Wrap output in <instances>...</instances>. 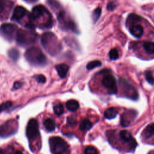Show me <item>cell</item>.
<instances>
[{
	"instance_id": "14",
	"label": "cell",
	"mask_w": 154,
	"mask_h": 154,
	"mask_svg": "<svg viewBox=\"0 0 154 154\" xmlns=\"http://www.w3.org/2000/svg\"><path fill=\"white\" fill-rule=\"evenodd\" d=\"M134 25H132L129 28L130 32L132 34V35L137 38H140L142 36L144 29L142 25H139V24H135L134 23Z\"/></svg>"
},
{
	"instance_id": "19",
	"label": "cell",
	"mask_w": 154,
	"mask_h": 154,
	"mask_svg": "<svg viewBox=\"0 0 154 154\" xmlns=\"http://www.w3.org/2000/svg\"><path fill=\"white\" fill-rule=\"evenodd\" d=\"M43 125L48 131L52 132L55 129V123L52 119H47L43 122Z\"/></svg>"
},
{
	"instance_id": "1",
	"label": "cell",
	"mask_w": 154,
	"mask_h": 154,
	"mask_svg": "<svg viewBox=\"0 0 154 154\" xmlns=\"http://www.w3.org/2000/svg\"><path fill=\"white\" fill-rule=\"evenodd\" d=\"M41 43L44 49L52 55L58 54L62 48L56 35L51 32H46L42 34Z\"/></svg>"
},
{
	"instance_id": "11",
	"label": "cell",
	"mask_w": 154,
	"mask_h": 154,
	"mask_svg": "<svg viewBox=\"0 0 154 154\" xmlns=\"http://www.w3.org/2000/svg\"><path fill=\"white\" fill-rule=\"evenodd\" d=\"M13 2L10 0H0V20H3L8 18L12 7Z\"/></svg>"
},
{
	"instance_id": "39",
	"label": "cell",
	"mask_w": 154,
	"mask_h": 154,
	"mask_svg": "<svg viewBox=\"0 0 154 154\" xmlns=\"http://www.w3.org/2000/svg\"><path fill=\"white\" fill-rule=\"evenodd\" d=\"M14 154H23V153H22V152H20V151H19H19L16 152Z\"/></svg>"
},
{
	"instance_id": "32",
	"label": "cell",
	"mask_w": 154,
	"mask_h": 154,
	"mask_svg": "<svg viewBox=\"0 0 154 154\" xmlns=\"http://www.w3.org/2000/svg\"><path fill=\"white\" fill-rule=\"evenodd\" d=\"M109 57L111 60H114L118 58L119 57V53L117 49H112L109 52Z\"/></svg>"
},
{
	"instance_id": "12",
	"label": "cell",
	"mask_w": 154,
	"mask_h": 154,
	"mask_svg": "<svg viewBox=\"0 0 154 154\" xmlns=\"http://www.w3.org/2000/svg\"><path fill=\"white\" fill-rule=\"evenodd\" d=\"M120 82H121V84H122L126 96L130 99L136 100L138 97V94L136 89L124 79H121Z\"/></svg>"
},
{
	"instance_id": "9",
	"label": "cell",
	"mask_w": 154,
	"mask_h": 154,
	"mask_svg": "<svg viewBox=\"0 0 154 154\" xmlns=\"http://www.w3.org/2000/svg\"><path fill=\"white\" fill-rule=\"evenodd\" d=\"M49 14H50V13L45 6L42 5H38L35 6L32 8L31 13L29 14L28 15V19L32 22L34 24L35 21Z\"/></svg>"
},
{
	"instance_id": "13",
	"label": "cell",
	"mask_w": 154,
	"mask_h": 154,
	"mask_svg": "<svg viewBox=\"0 0 154 154\" xmlns=\"http://www.w3.org/2000/svg\"><path fill=\"white\" fill-rule=\"evenodd\" d=\"M26 13L27 11L24 7L22 6H17L14 8L13 11L11 20L19 22L26 14Z\"/></svg>"
},
{
	"instance_id": "2",
	"label": "cell",
	"mask_w": 154,
	"mask_h": 154,
	"mask_svg": "<svg viewBox=\"0 0 154 154\" xmlns=\"http://www.w3.org/2000/svg\"><path fill=\"white\" fill-rule=\"evenodd\" d=\"M26 60L32 66H43L47 63V58L43 52L37 47H31L25 53Z\"/></svg>"
},
{
	"instance_id": "29",
	"label": "cell",
	"mask_w": 154,
	"mask_h": 154,
	"mask_svg": "<svg viewBox=\"0 0 154 154\" xmlns=\"http://www.w3.org/2000/svg\"><path fill=\"white\" fill-rule=\"evenodd\" d=\"M101 11H102V10L100 7H97L93 11V14H92V19L94 23L99 19V18L101 14Z\"/></svg>"
},
{
	"instance_id": "15",
	"label": "cell",
	"mask_w": 154,
	"mask_h": 154,
	"mask_svg": "<svg viewBox=\"0 0 154 154\" xmlns=\"http://www.w3.org/2000/svg\"><path fill=\"white\" fill-rule=\"evenodd\" d=\"M55 69L59 76L61 78H64L66 76L69 70V66L66 64H60L55 66Z\"/></svg>"
},
{
	"instance_id": "26",
	"label": "cell",
	"mask_w": 154,
	"mask_h": 154,
	"mask_svg": "<svg viewBox=\"0 0 154 154\" xmlns=\"http://www.w3.org/2000/svg\"><path fill=\"white\" fill-rule=\"evenodd\" d=\"M54 112L58 116L61 115L64 112V107L61 103H57L54 106Z\"/></svg>"
},
{
	"instance_id": "38",
	"label": "cell",
	"mask_w": 154,
	"mask_h": 154,
	"mask_svg": "<svg viewBox=\"0 0 154 154\" xmlns=\"http://www.w3.org/2000/svg\"><path fill=\"white\" fill-rule=\"evenodd\" d=\"M24 1L27 2H29V3H33V2H35L37 1L38 0H24Z\"/></svg>"
},
{
	"instance_id": "6",
	"label": "cell",
	"mask_w": 154,
	"mask_h": 154,
	"mask_svg": "<svg viewBox=\"0 0 154 154\" xmlns=\"http://www.w3.org/2000/svg\"><path fill=\"white\" fill-rule=\"evenodd\" d=\"M17 25L12 23H3L0 27V32L7 40L11 41L16 35L17 31Z\"/></svg>"
},
{
	"instance_id": "8",
	"label": "cell",
	"mask_w": 154,
	"mask_h": 154,
	"mask_svg": "<svg viewBox=\"0 0 154 154\" xmlns=\"http://www.w3.org/2000/svg\"><path fill=\"white\" fill-rule=\"evenodd\" d=\"M26 136L29 141H33L40 136L38 123L36 119H31L26 126Z\"/></svg>"
},
{
	"instance_id": "28",
	"label": "cell",
	"mask_w": 154,
	"mask_h": 154,
	"mask_svg": "<svg viewBox=\"0 0 154 154\" xmlns=\"http://www.w3.org/2000/svg\"><path fill=\"white\" fill-rule=\"evenodd\" d=\"M145 76L147 81L151 85L154 84V76H153L152 72L150 70H147L145 72Z\"/></svg>"
},
{
	"instance_id": "33",
	"label": "cell",
	"mask_w": 154,
	"mask_h": 154,
	"mask_svg": "<svg viewBox=\"0 0 154 154\" xmlns=\"http://www.w3.org/2000/svg\"><path fill=\"white\" fill-rule=\"evenodd\" d=\"M36 81L39 83H45L46 82V78L43 75H37L34 76Z\"/></svg>"
},
{
	"instance_id": "17",
	"label": "cell",
	"mask_w": 154,
	"mask_h": 154,
	"mask_svg": "<svg viewBox=\"0 0 154 154\" xmlns=\"http://www.w3.org/2000/svg\"><path fill=\"white\" fill-rule=\"evenodd\" d=\"M118 113L117 108L111 107L106 109L104 112V116L107 119H112L116 117Z\"/></svg>"
},
{
	"instance_id": "7",
	"label": "cell",
	"mask_w": 154,
	"mask_h": 154,
	"mask_svg": "<svg viewBox=\"0 0 154 154\" xmlns=\"http://www.w3.org/2000/svg\"><path fill=\"white\" fill-rule=\"evenodd\" d=\"M17 130V123L10 120L0 126V137H7L14 134Z\"/></svg>"
},
{
	"instance_id": "30",
	"label": "cell",
	"mask_w": 154,
	"mask_h": 154,
	"mask_svg": "<svg viewBox=\"0 0 154 154\" xmlns=\"http://www.w3.org/2000/svg\"><path fill=\"white\" fill-rule=\"evenodd\" d=\"M12 104L13 103L11 101H7L1 103L0 105V113L10 108L12 105Z\"/></svg>"
},
{
	"instance_id": "31",
	"label": "cell",
	"mask_w": 154,
	"mask_h": 154,
	"mask_svg": "<svg viewBox=\"0 0 154 154\" xmlns=\"http://www.w3.org/2000/svg\"><path fill=\"white\" fill-rule=\"evenodd\" d=\"M84 154H98V152L95 147L88 146L85 149Z\"/></svg>"
},
{
	"instance_id": "18",
	"label": "cell",
	"mask_w": 154,
	"mask_h": 154,
	"mask_svg": "<svg viewBox=\"0 0 154 154\" xmlns=\"http://www.w3.org/2000/svg\"><path fill=\"white\" fill-rule=\"evenodd\" d=\"M66 106L68 110L70 111H75L79 108V105L77 100L74 99H70L66 102Z\"/></svg>"
},
{
	"instance_id": "27",
	"label": "cell",
	"mask_w": 154,
	"mask_h": 154,
	"mask_svg": "<svg viewBox=\"0 0 154 154\" xmlns=\"http://www.w3.org/2000/svg\"><path fill=\"white\" fill-rule=\"evenodd\" d=\"M101 66V62L99 60H94L89 62L87 65V69L88 70H91L95 67Z\"/></svg>"
},
{
	"instance_id": "5",
	"label": "cell",
	"mask_w": 154,
	"mask_h": 154,
	"mask_svg": "<svg viewBox=\"0 0 154 154\" xmlns=\"http://www.w3.org/2000/svg\"><path fill=\"white\" fill-rule=\"evenodd\" d=\"M49 144L53 154H64L69 149V145L67 142L60 137H51Z\"/></svg>"
},
{
	"instance_id": "36",
	"label": "cell",
	"mask_w": 154,
	"mask_h": 154,
	"mask_svg": "<svg viewBox=\"0 0 154 154\" xmlns=\"http://www.w3.org/2000/svg\"><path fill=\"white\" fill-rule=\"evenodd\" d=\"M0 154H11V153L7 149L0 148Z\"/></svg>"
},
{
	"instance_id": "3",
	"label": "cell",
	"mask_w": 154,
	"mask_h": 154,
	"mask_svg": "<svg viewBox=\"0 0 154 154\" xmlns=\"http://www.w3.org/2000/svg\"><path fill=\"white\" fill-rule=\"evenodd\" d=\"M37 33L30 30L18 29L16 39L17 44L22 47L28 46L34 44L37 38Z\"/></svg>"
},
{
	"instance_id": "20",
	"label": "cell",
	"mask_w": 154,
	"mask_h": 154,
	"mask_svg": "<svg viewBox=\"0 0 154 154\" xmlns=\"http://www.w3.org/2000/svg\"><path fill=\"white\" fill-rule=\"evenodd\" d=\"M120 137L121 138V139L127 143H130L131 141L134 138L132 136V134L126 130H122L120 132Z\"/></svg>"
},
{
	"instance_id": "24",
	"label": "cell",
	"mask_w": 154,
	"mask_h": 154,
	"mask_svg": "<svg viewBox=\"0 0 154 154\" xmlns=\"http://www.w3.org/2000/svg\"><path fill=\"white\" fill-rule=\"evenodd\" d=\"M92 127V123L88 119H84L79 126L81 131H87Z\"/></svg>"
},
{
	"instance_id": "16",
	"label": "cell",
	"mask_w": 154,
	"mask_h": 154,
	"mask_svg": "<svg viewBox=\"0 0 154 154\" xmlns=\"http://www.w3.org/2000/svg\"><path fill=\"white\" fill-rule=\"evenodd\" d=\"M129 112V116H128L127 112H124L122 116H121V120H120V123L121 125L123 127H126L128 126L131 122V120H129V116L135 115V111L134 110H129L128 111Z\"/></svg>"
},
{
	"instance_id": "10",
	"label": "cell",
	"mask_w": 154,
	"mask_h": 154,
	"mask_svg": "<svg viewBox=\"0 0 154 154\" xmlns=\"http://www.w3.org/2000/svg\"><path fill=\"white\" fill-rule=\"evenodd\" d=\"M102 83L110 94H116L117 93L116 81L115 77L112 74H105L103 76Z\"/></svg>"
},
{
	"instance_id": "37",
	"label": "cell",
	"mask_w": 154,
	"mask_h": 154,
	"mask_svg": "<svg viewBox=\"0 0 154 154\" xmlns=\"http://www.w3.org/2000/svg\"><path fill=\"white\" fill-rule=\"evenodd\" d=\"M22 86V83L20 82H19V81H16L14 83V85H13V87L15 89H18L20 87H21Z\"/></svg>"
},
{
	"instance_id": "21",
	"label": "cell",
	"mask_w": 154,
	"mask_h": 154,
	"mask_svg": "<svg viewBox=\"0 0 154 154\" xmlns=\"http://www.w3.org/2000/svg\"><path fill=\"white\" fill-rule=\"evenodd\" d=\"M143 47L146 52L149 54H154V42H144Z\"/></svg>"
},
{
	"instance_id": "23",
	"label": "cell",
	"mask_w": 154,
	"mask_h": 154,
	"mask_svg": "<svg viewBox=\"0 0 154 154\" xmlns=\"http://www.w3.org/2000/svg\"><path fill=\"white\" fill-rule=\"evenodd\" d=\"M8 57L13 61H17L20 56L19 52L16 48H11L8 52Z\"/></svg>"
},
{
	"instance_id": "35",
	"label": "cell",
	"mask_w": 154,
	"mask_h": 154,
	"mask_svg": "<svg viewBox=\"0 0 154 154\" xmlns=\"http://www.w3.org/2000/svg\"><path fill=\"white\" fill-rule=\"evenodd\" d=\"M115 8H116V4L112 2H109L107 5V9L108 10H113Z\"/></svg>"
},
{
	"instance_id": "25",
	"label": "cell",
	"mask_w": 154,
	"mask_h": 154,
	"mask_svg": "<svg viewBox=\"0 0 154 154\" xmlns=\"http://www.w3.org/2000/svg\"><path fill=\"white\" fill-rule=\"evenodd\" d=\"M47 3L50 6V7L54 11L56 10L57 11H59L60 10H61V6L60 5V3L56 0H48Z\"/></svg>"
},
{
	"instance_id": "22",
	"label": "cell",
	"mask_w": 154,
	"mask_h": 154,
	"mask_svg": "<svg viewBox=\"0 0 154 154\" xmlns=\"http://www.w3.org/2000/svg\"><path fill=\"white\" fill-rule=\"evenodd\" d=\"M143 134L146 138H149L154 135V123H152L146 126L143 131Z\"/></svg>"
},
{
	"instance_id": "4",
	"label": "cell",
	"mask_w": 154,
	"mask_h": 154,
	"mask_svg": "<svg viewBox=\"0 0 154 154\" xmlns=\"http://www.w3.org/2000/svg\"><path fill=\"white\" fill-rule=\"evenodd\" d=\"M57 19L60 28L64 31H71L75 32H78L77 26L75 22L63 10L57 12Z\"/></svg>"
},
{
	"instance_id": "34",
	"label": "cell",
	"mask_w": 154,
	"mask_h": 154,
	"mask_svg": "<svg viewBox=\"0 0 154 154\" xmlns=\"http://www.w3.org/2000/svg\"><path fill=\"white\" fill-rule=\"evenodd\" d=\"M67 123L70 125H75L76 124L77 121L76 120V119L74 117H69L67 118Z\"/></svg>"
}]
</instances>
